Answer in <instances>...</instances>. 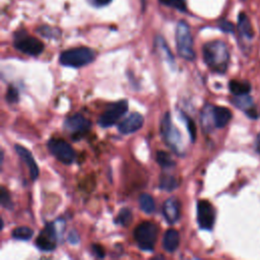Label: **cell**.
Wrapping results in <instances>:
<instances>
[{
    "label": "cell",
    "instance_id": "6da1fadb",
    "mask_svg": "<svg viewBox=\"0 0 260 260\" xmlns=\"http://www.w3.org/2000/svg\"><path fill=\"white\" fill-rule=\"evenodd\" d=\"M203 59L207 66L218 73H225L230 61L227 45L222 41L206 43L202 48Z\"/></svg>",
    "mask_w": 260,
    "mask_h": 260
},
{
    "label": "cell",
    "instance_id": "7a4b0ae2",
    "mask_svg": "<svg viewBox=\"0 0 260 260\" xmlns=\"http://www.w3.org/2000/svg\"><path fill=\"white\" fill-rule=\"evenodd\" d=\"M96 58V53L91 48L79 47L74 49H69L64 51L59 58L60 63L63 66L68 67H81L87 64L92 63Z\"/></svg>",
    "mask_w": 260,
    "mask_h": 260
},
{
    "label": "cell",
    "instance_id": "3957f363",
    "mask_svg": "<svg viewBox=\"0 0 260 260\" xmlns=\"http://www.w3.org/2000/svg\"><path fill=\"white\" fill-rule=\"evenodd\" d=\"M158 227L151 222H143L134 230V239L138 247L144 251H153L158 239Z\"/></svg>",
    "mask_w": 260,
    "mask_h": 260
},
{
    "label": "cell",
    "instance_id": "277c9868",
    "mask_svg": "<svg viewBox=\"0 0 260 260\" xmlns=\"http://www.w3.org/2000/svg\"><path fill=\"white\" fill-rule=\"evenodd\" d=\"M176 44H177L178 53L183 59L191 61L195 58L191 32L188 25L185 22H180L177 25Z\"/></svg>",
    "mask_w": 260,
    "mask_h": 260
},
{
    "label": "cell",
    "instance_id": "5b68a950",
    "mask_svg": "<svg viewBox=\"0 0 260 260\" xmlns=\"http://www.w3.org/2000/svg\"><path fill=\"white\" fill-rule=\"evenodd\" d=\"M161 130H162V136H164L166 143L177 155L183 156L184 148H183L181 134L178 131L177 128L174 126L170 113H166L165 116L162 117Z\"/></svg>",
    "mask_w": 260,
    "mask_h": 260
},
{
    "label": "cell",
    "instance_id": "8992f818",
    "mask_svg": "<svg viewBox=\"0 0 260 260\" xmlns=\"http://www.w3.org/2000/svg\"><path fill=\"white\" fill-rule=\"evenodd\" d=\"M14 47L30 56H38L44 51V44L37 38L29 36L24 31L15 34Z\"/></svg>",
    "mask_w": 260,
    "mask_h": 260
},
{
    "label": "cell",
    "instance_id": "52a82bcc",
    "mask_svg": "<svg viewBox=\"0 0 260 260\" xmlns=\"http://www.w3.org/2000/svg\"><path fill=\"white\" fill-rule=\"evenodd\" d=\"M48 150L59 162L65 165H70L75 159L73 149L66 141L59 138H52L47 143Z\"/></svg>",
    "mask_w": 260,
    "mask_h": 260
},
{
    "label": "cell",
    "instance_id": "ba28073f",
    "mask_svg": "<svg viewBox=\"0 0 260 260\" xmlns=\"http://www.w3.org/2000/svg\"><path fill=\"white\" fill-rule=\"evenodd\" d=\"M91 121L81 114H74L64 121V129L71 134L72 139H78L85 136L91 128Z\"/></svg>",
    "mask_w": 260,
    "mask_h": 260
},
{
    "label": "cell",
    "instance_id": "9c48e42d",
    "mask_svg": "<svg viewBox=\"0 0 260 260\" xmlns=\"http://www.w3.org/2000/svg\"><path fill=\"white\" fill-rule=\"evenodd\" d=\"M128 110V103L127 101H119L117 103H114L110 105L106 111L102 114L99 118L100 126L106 128L110 127L119 121V119L124 115Z\"/></svg>",
    "mask_w": 260,
    "mask_h": 260
},
{
    "label": "cell",
    "instance_id": "30bf717a",
    "mask_svg": "<svg viewBox=\"0 0 260 260\" xmlns=\"http://www.w3.org/2000/svg\"><path fill=\"white\" fill-rule=\"evenodd\" d=\"M36 245L42 251H53L57 246V229L54 224H48L36 239Z\"/></svg>",
    "mask_w": 260,
    "mask_h": 260
},
{
    "label": "cell",
    "instance_id": "8fae6325",
    "mask_svg": "<svg viewBox=\"0 0 260 260\" xmlns=\"http://www.w3.org/2000/svg\"><path fill=\"white\" fill-rule=\"evenodd\" d=\"M216 221V210L207 200H199L197 203V223L202 230H211Z\"/></svg>",
    "mask_w": 260,
    "mask_h": 260
},
{
    "label": "cell",
    "instance_id": "7c38bea8",
    "mask_svg": "<svg viewBox=\"0 0 260 260\" xmlns=\"http://www.w3.org/2000/svg\"><path fill=\"white\" fill-rule=\"evenodd\" d=\"M142 124H143V117L141 114L133 113L118 125V130L122 134H130L136 132L137 130H139Z\"/></svg>",
    "mask_w": 260,
    "mask_h": 260
},
{
    "label": "cell",
    "instance_id": "4fadbf2b",
    "mask_svg": "<svg viewBox=\"0 0 260 260\" xmlns=\"http://www.w3.org/2000/svg\"><path fill=\"white\" fill-rule=\"evenodd\" d=\"M162 215L171 225L175 224L180 219V202L176 197H170L165 201L164 206H162Z\"/></svg>",
    "mask_w": 260,
    "mask_h": 260
},
{
    "label": "cell",
    "instance_id": "5bb4252c",
    "mask_svg": "<svg viewBox=\"0 0 260 260\" xmlns=\"http://www.w3.org/2000/svg\"><path fill=\"white\" fill-rule=\"evenodd\" d=\"M14 150L16 153H18L20 158L24 161V162H26V165L28 166L29 171H30V177L32 180L35 181L39 176V168L36 164L34 158H32L31 152L20 144H15Z\"/></svg>",
    "mask_w": 260,
    "mask_h": 260
},
{
    "label": "cell",
    "instance_id": "9a60e30c",
    "mask_svg": "<svg viewBox=\"0 0 260 260\" xmlns=\"http://www.w3.org/2000/svg\"><path fill=\"white\" fill-rule=\"evenodd\" d=\"M179 243H180V236H179V233L176 230L170 229L165 233L164 239H162V247L166 251H176L179 247Z\"/></svg>",
    "mask_w": 260,
    "mask_h": 260
},
{
    "label": "cell",
    "instance_id": "2e32d148",
    "mask_svg": "<svg viewBox=\"0 0 260 260\" xmlns=\"http://www.w3.org/2000/svg\"><path fill=\"white\" fill-rule=\"evenodd\" d=\"M232 118L231 111L225 107H214V120L217 128H223Z\"/></svg>",
    "mask_w": 260,
    "mask_h": 260
},
{
    "label": "cell",
    "instance_id": "e0dca14e",
    "mask_svg": "<svg viewBox=\"0 0 260 260\" xmlns=\"http://www.w3.org/2000/svg\"><path fill=\"white\" fill-rule=\"evenodd\" d=\"M238 29L242 36L248 38V39L253 38L254 36L253 28L251 26V23L248 19V16L244 12H241L238 16Z\"/></svg>",
    "mask_w": 260,
    "mask_h": 260
},
{
    "label": "cell",
    "instance_id": "ac0fdd59",
    "mask_svg": "<svg viewBox=\"0 0 260 260\" xmlns=\"http://www.w3.org/2000/svg\"><path fill=\"white\" fill-rule=\"evenodd\" d=\"M201 125L204 131H211V129L216 127L214 120V107L206 105L201 113Z\"/></svg>",
    "mask_w": 260,
    "mask_h": 260
},
{
    "label": "cell",
    "instance_id": "d6986e66",
    "mask_svg": "<svg viewBox=\"0 0 260 260\" xmlns=\"http://www.w3.org/2000/svg\"><path fill=\"white\" fill-rule=\"evenodd\" d=\"M230 91L235 96H242L248 95L251 91V86L248 81H238V80H231L229 84Z\"/></svg>",
    "mask_w": 260,
    "mask_h": 260
},
{
    "label": "cell",
    "instance_id": "ffe728a7",
    "mask_svg": "<svg viewBox=\"0 0 260 260\" xmlns=\"http://www.w3.org/2000/svg\"><path fill=\"white\" fill-rule=\"evenodd\" d=\"M156 48L158 52L160 53V55L164 58L165 60H167L170 64H174V58H173V55L172 53L170 52L169 48L165 42V40L161 38V37H157L156 39Z\"/></svg>",
    "mask_w": 260,
    "mask_h": 260
},
{
    "label": "cell",
    "instance_id": "44dd1931",
    "mask_svg": "<svg viewBox=\"0 0 260 260\" xmlns=\"http://www.w3.org/2000/svg\"><path fill=\"white\" fill-rule=\"evenodd\" d=\"M139 207L146 214H153L156 209V203L150 194H141L138 199Z\"/></svg>",
    "mask_w": 260,
    "mask_h": 260
},
{
    "label": "cell",
    "instance_id": "7402d4cb",
    "mask_svg": "<svg viewBox=\"0 0 260 260\" xmlns=\"http://www.w3.org/2000/svg\"><path fill=\"white\" fill-rule=\"evenodd\" d=\"M178 187V182L171 175H162L160 179V188L166 191H173Z\"/></svg>",
    "mask_w": 260,
    "mask_h": 260
},
{
    "label": "cell",
    "instance_id": "603a6c76",
    "mask_svg": "<svg viewBox=\"0 0 260 260\" xmlns=\"http://www.w3.org/2000/svg\"><path fill=\"white\" fill-rule=\"evenodd\" d=\"M157 162L158 164L164 169H170L172 167L175 166V162L173 161V159L171 158V156L166 153V152H162V151H159L157 153Z\"/></svg>",
    "mask_w": 260,
    "mask_h": 260
},
{
    "label": "cell",
    "instance_id": "cb8c5ba5",
    "mask_svg": "<svg viewBox=\"0 0 260 260\" xmlns=\"http://www.w3.org/2000/svg\"><path fill=\"white\" fill-rule=\"evenodd\" d=\"M132 222V211L127 207L122 208L116 219V223L122 227H128Z\"/></svg>",
    "mask_w": 260,
    "mask_h": 260
},
{
    "label": "cell",
    "instance_id": "d4e9b609",
    "mask_svg": "<svg viewBox=\"0 0 260 260\" xmlns=\"http://www.w3.org/2000/svg\"><path fill=\"white\" fill-rule=\"evenodd\" d=\"M34 235V231L28 227H19L12 231V238L16 240H29Z\"/></svg>",
    "mask_w": 260,
    "mask_h": 260
},
{
    "label": "cell",
    "instance_id": "484cf974",
    "mask_svg": "<svg viewBox=\"0 0 260 260\" xmlns=\"http://www.w3.org/2000/svg\"><path fill=\"white\" fill-rule=\"evenodd\" d=\"M234 104L242 109V110H245V111H248L249 109L253 108V102H252V99L247 96V95H242V96H236V98L234 99Z\"/></svg>",
    "mask_w": 260,
    "mask_h": 260
},
{
    "label": "cell",
    "instance_id": "4316f807",
    "mask_svg": "<svg viewBox=\"0 0 260 260\" xmlns=\"http://www.w3.org/2000/svg\"><path fill=\"white\" fill-rule=\"evenodd\" d=\"M160 2L166 6L173 7L180 11H186L187 9L185 0H160Z\"/></svg>",
    "mask_w": 260,
    "mask_h": 260
},
{
    "label": "cell",
    "instance_id": "83f0119b",
    "mask_svg": "<svg viewBox=\"0 0 260 260\" xmlns=\"http://www.w3.org/2000/svg\"><path fill=\"white\" fill-rule=\"evenodd\" d=\"M39 34H41L45 38H57L60 35V31L55 28H51L48 26H44L38 29Z\"/></svg>",
    "mask_w": 260,
    "mask_h": 260
},
{
    "label": "cell",
    "instance_id": "f1b7e54d",
    "mask_svg": "<svg viewBox=\"0 0 260 260\" xmlns=\"http://www.w3.org/2000/svg\"><path fill=\"white\" fill-rule=\"evenodd\" d=\"M0 203L7 209H12L13 204L10 198V195L4 187H1V189H0Z\"/></svg>",
    "mask_w": 260,
    "mask_h": 260
},
{
    "label": "cell",
    "instance_id": "f546056e",
    "mask_svg": "<svg viewBox=\"0 0 260 260\" xmlns=\"http://www.w3.org/2000/svg\"><path fill=\"white\" fill-rule=\"evenodd\" d=\"M6 101L9 104H15V103L19 102V91L12 86H9L7 89Z\"/></svg>",
    "mask_w": 260,
    "mask_h": 260
},
{
    "label": "cell",
    "instance_id": "4dcf8cb0",
    "mask_svg": "<svg viewBox=\"0 0 260 260\" xmlns=\"http://www.w3.org/2000/svg\"><path fill=\"white\" fill-rule=\"evenodd\" d=\"M184 119L186 121V126L188 129L191 141L194 142L195 139H196V126H195V123L193 122V120L191 118H189L188 116H184Z\"/></svg>",
    "mask_w": 260,
    "mask_h": 260
},
{
    "label": "cell",
    "instance_id": "1f68e13d",
    "mask_svg": "<svg viewBox=\"0 0 260 260\" xmlns=\"http://www.w3.org/2000/svg\"><path fill=\"white\" fill-rule=\"evenodd\" d=\"M220 29L226 32H233L235 28H234V25L230 22H227V21H222L220 22Z\"/></svg>",
    "mask_w": 260,
    "mask_h": 260
},
{
    "label": "cell",
    "instance_id": "d6a6232c",
    "mask_svg": "<svg viewBox=\"0 0 260 260\" xmlns=\"http://www.w3.org/2000/svg\"><path fill=\"white\" fill-rule=\"evenodd\" d=\"M92 250H93V253L99 258H104L105 257V250L104 248L99 245V244H95V245L92 246Z\"/></svg>",
    "mask_w": 260,
    "mask_h": 260
},
{
    "label": "cell",
    "instance_id": "836d02e7",
    "mask_svg": "<svg viewBox=\"0 0 260 260\" xmlns=\"http://www.w3.org/2000/svg\"><path fill=\"white\" fill-rule=\"evenodd\" d=\"M89 1L95 6H104L109 4L112 0H89Z\"/></svg>",
    "mask_w": 260,
    "mask_h": 260
},
{
    "label": "cell",
    "instance_id": "e575fe53",
    "mask_svg": "<svg viewBox=\"0 0 260 260\" xmlns=\"http://www.w3.org/2000/svg\"><path fill=\"white\" fill-rule=\"evenodd\" d=\"M68 241H69L71 244H76V243L79 241V237H78L77 233H76L74 230H72V231L69 233Z\"/></svg>",
    "mask_w": 260,
    "mask_h": 260
},
{
    "label": "cell",
    "instance_id": "d590c367",
    "mask_svg": "<svg viewBox=\"0 0 260 260\" xmlns=\"http://www.w3.org/2000/svg\"><path fill=\"white\" fill-rule=\"evenodd\" d=\"M246 114H247V116H249V117L252 118V119L257 118V112H256L255 108H251V109H249L248 111H246Z\"/></svg>",
    "mask_w": 260,
    "mask_h": 260
},
{
    "label": "cell",
    "instance_id": "8d00e7d4",
    "mask_svg": "<svg viewBox=\"0 0 260 260\" xmlns=\"http://www.w3.org/2000/svg\"><path fill=\"white\" fill-rule=\"evenodd\" d=\"M256 150L260 154V133L256 137Z\"/></svg>",
    "mask_w": 260,
    "mask_h": 260
}]
</instances>
